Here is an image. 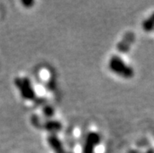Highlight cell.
Listing matches in <instances>:
<instances>
[{"mask_svg":"<svg viewBox=\"0 0 154 153\" xmlns=\"http://www.w3.org/2000/svg\"><path fill=\"white\" fill-rule=\"evenodd\" d=\"M14 84L23 99L33 101L36 99V91L28 78H16L14 80Z\"/></svg>","mask_w":154,"mask_h":153,"instance_id":"obj_2","label":"cell"},{"mask_svg":"<svg viewBox=\"0 0 154 153\" xmlns=\"http://www.w3.org/2000/svg\"><path fill=\"white\" fill-rule=\"evenodd\" d=\"M42 113L43 115L46 117V118L50 120L55 114V109L53 106H45L42 109Z\"/></svg>","mask_w":154,"mask_h":153,"instance_id":"obj_8","label":"cell"},{"mask_svg":"<svg viewBox=\"0 0 154 153\" xmlns=\"http://www.w3.org/2000/svg\"><path fill=\"white\" fill-rule=\"evenodd\" d=\"M135 35L132 31H128L125 33L122 39L117 45V50L121 53H127L130 51L131 46L135 41Z\"/></svg>","mask_w":154,"mask_h":153,"instance_id":"obj_4","label":"cell"},{"mask_svg":"<svg viewBox=\"0 0 154 153\" xmlns=\"http://www.w3.org/2000/svg\"><path fill=\"white\" fill-rule=\"evenodd\" d=\"M21 3L23 4V6L26 8H30L32 7L33 5L35 4V2L34 1H31V0H23L22 1Z\"/></svg>","mask_w":154,"mask_h":153,"instance_id":"obj_10","label":"cell"},{"mask_svg":"<svg viewBox=\"0 0 154 153\" xmlns=\"http://www.w3.org/2000/svg\"><path fill=\"white\" fill-rule=\"evenodd\" d=\"M142 28L146 32L154 31V12L142 23Z\"/></svg>","mask_w":154,"mask_h":153,"instance_id":"obj_7","label":"cell"},{"mask_svg":"<svg viewBox=\"0 0 154 153\" xmlns=\"http://www.w3.org/2000/svg\"><path fill=\"white\" fill-rule=\"evenodd\" d=\"M127 153H154V149H149L145 152H142V151H138V150H130Z\"/></svg>","mask_w":154,"mask_h":153,"instance_id":"obj_11","label":"cell"},{"mask_svg":"<svg viewBox=\"0 0 154 153\" xmlns=\"http://www.w3.org/2000/svg\"><path fill=\"white\" fill-rule=\"evenodd\" d=\"M66 153H73L72 151H66Z\"/></svg>","mask_w":154,"mask_h":153,"instance_id":"obj_12","label":"cell"},{"mask_svg":"<svg viewBox=\"0 0 154 153\" xmlns=\"http://www.w3.org/2000/svg\"><path fill=\"white\" fill-rule=\"evenodd\" d=\"M47 142L51 149L55 153H66L63 145L58 136L55 134H50L47 138Z\"/></svg>","mask_w":154,"mask_h":153,"instance_id":"obj_5","label":"cell"},{"mask_svg":"<svg viewBox=\"0 0 154 153\" xmlns=\"http://www.w3.org/2000/svg\"><path fill=\"white\" fill-rule=\"evenodd\" d=\"M109 70L125 79H131L134 77L135 71L133 68L125 62L121 56L114 55L109 60Z\"/></svg>","mask_w":154,"mask_h":153,"instance_id":"obj_1","label":"cell"},{"mask_svg":"<svg viewBox=\"0 0 154 153\" xmlns=\"http://www.w3.org/2000/svg\"><path fill=\"white\" fill-rule=\"evenodd\" d=\"M100 141L101 138L99 133L95 131L89 132L86 137L82 153H95V149L96 146L100 144Z\"/></svg>","mask_w":154,"mask_h":153,"instance_id":"obj_3","label":"cell"},{"mask_svg":"<svg viewBox=\"0 0 154 153\" xmlns=\"http://www.w3.org/2000/svg\"><path fill=\"white\" fill-rule=\"evenodd\" d=\"M31 121L32 125H34V126L36 127L37 128H42V123L41 122V120H40V118H39L37 115H33V116H31Z\"/></svg>","mask_w":154,"mask_h":153,"instance_id":"obj_9","label":"cell"},{"mask_svg":"<svg viewBox=\"0 0 154 153\" xmlns=\"http://www.w3.org/2000/svg\"><path fill=\"white\" fill-rule=\"evenodd\" d=\"M42 128L49 131L50 134H57V132L62 130L63 124L59 120H47L45 122L42 123Z\"/></svg>","mask_w":154,"mask_h":153,"instance_id":"obj_6","label":"cell"}]
</instances>
